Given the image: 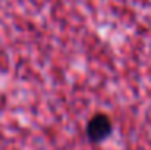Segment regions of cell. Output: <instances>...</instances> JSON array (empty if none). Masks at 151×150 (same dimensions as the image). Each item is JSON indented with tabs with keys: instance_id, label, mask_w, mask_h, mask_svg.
<instances>
[{
	"instance_id": "obj_1",
	"label": "cell",
	"mask_w": 151,
	"mask_h": 150,
	"mask_svg": "<svg viewBox=\"0 0 151 150\" xmlns=\"http://www.w3.org/2000/svg\"><path fill=\"white\" fill-rule=\"evenodd\" d=\"M113 133V123H111L109 116L98 113V115L92 116L85 128V136L92 144H100V142L106 141Z\"/></svg>"
}]
</instances>
